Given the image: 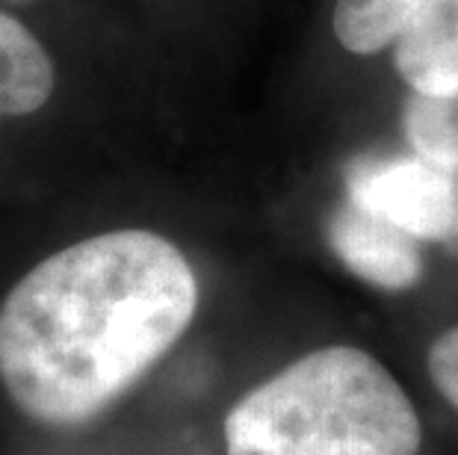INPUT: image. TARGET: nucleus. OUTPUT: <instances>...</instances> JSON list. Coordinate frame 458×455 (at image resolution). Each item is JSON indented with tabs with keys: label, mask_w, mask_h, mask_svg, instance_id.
Here are the masks:
<instances>
[{
	"label": "nucleus",
	"mask_w": 458,
	"mask_h": 455,
	"mask_svg": "<svg viewBox=\"0 0 458 455\" xmlns=\"http://www.w3.org/2000/svg\"><path fill=\"white\" fill-rule=\"evenodd\" d=\"M199 299L196 266L160 231L68 240L0 293V387L36 423L92 420L181 343Z\"/></svg>",
	"instance_id": "1"
},
{
	"label": "nucleus",
	"mask_w": 458,
	"mask_h": 455,
	"mask_svg": "<svg viewBox=\"0 0 458 455\" xmlns=\"http://www.w3.org/2000/svg\"><path fill=\"white\" fill-rule=\"evenodd\" d=\"M420 420L399 382L355 346L308 352L233 405L228 455H417Z\"/></svg>",
	"instance_id": "2"
},
{
	"label": "nucleus",
	"mask_w": 458,
	"mask_h": 455,
	"mask_svg": "<svg viewBox=\"0 0 458 455\" xmlns=\"http://www.w3.org/2000/svg\"><path fill=\"white\" fill-rule=\"evenodd\" d=\"M72 51L0 0V192L33 181L72 122Z\"/></svg>",
	"instance_id": "3"
},
{
	"label": "nucleus",
	"mask_w": 458,
	"mask_h": 455,
	"mask_svg": "<svg viewBox=\"0 0 458 455\" xmlns=\"http://www.w3.org/2000/svg\"><path fill=\"white\" fill-rule=\"evenodd\" d=\"M331 27L355 56L394 47L411 92L458 95V0H337Z\"/></svg>",
	"instance_id": "4"
},
{
	"label": "nucleus",
	"mask_w": 458,
	"mask_h": 455,
	"mask_svg": "<svg viewBox=\"0 0 458 455\" xmlns=\"http://www.w3.org/2000/svg\"><path fill=\"white\" fill-rule=\"evenodd\" d=\"M349 201L414 240H450L458 234L455 172L423 157L360 160L346 175Z\"/></svg>",
	"instance_id": "5"
},
{
	"label": "nucleus",
	"mask_w": 458,
	"mask_h": 455,
	"mask_svg": "<svg viewBox=\"0 0 458 455\" xmlns=\"http://www.w3.org/2000/svg\"><path fill=\"white\" fill-rule=\"evenodd\" d=\"M328 243L349 273L382 290H408L423 275L417 240L382 216L346 201L328 225Z\"/></svg>",
	"instance_id": "6"
},
{
	"label": "nucleus",
	"mask_w": 458,
	"mask_h": 455,
	"mask_svg": "<svg viewBox=\"0 0 458 455\" xmlns=\"http://www.w3.org/2000/svg\"><path fill=\"white\" fill-rule=\"evenodd\" d=\"M405 133L417 157L458 175V95H417L405 106Z\"/></svg>",
	"instance_id": "7"
},
{
	"label": "nucleus",
	"mask_w": 458,
	"mask_h": 455,
	"mask_svg": "<svg viewBox=\"0 0 458 455\" xmlns=\"http://www.w3.org/2000/svg\"><path fill=\"white\" fill-rule=\"evenodd\" d=\"M15 9L30 15L38 27H45L56 42L68 51L81 45L83 21H81V0H9Z\"/></svg>",
	"instance_id": "8"
},
{
	"label": "nucleus",
	"mask_w": 458,
	"mask_h": 455,
	"mask_svg": "<svg viewBox=\"0 0 458 455\" xmlns=\"http://www.w3.org/2000/svg\"><path fill=\"white\" fill-rule=\"evenodd\" d=\"M428 375L450 405L458 409V325L444 332L428 350Z\"/></svg>",
	"instance_id": "9"
}]
</instances>
